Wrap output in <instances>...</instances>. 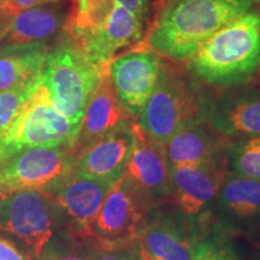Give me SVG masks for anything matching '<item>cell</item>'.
Returning a JSON list of instances; mask_svg holds the SVG:
<instances>
[{
  "mask_svg": "<svg viewBox=\"0 0 260 260\" xmlns=\"http://www.w3.org/2000/svg\"><path fill=\"white\" fill-rule=\"evenodd\" d=\"M138 46L186 63L214 32L251 10L252 0H158Z\"/></svg>",
  "mask_w": 260,
  "mask_h": 260,
  "instance_id": "1",
  "label": "cell"
},
{
  "mask_svg": "<svg viewBox=\"0 0 260 260\" xmlns=\"http://www.w3.org/2000/svg\"><path fill=\"white\" fill-rule=\"evenodd\" d=\"M186 69L204 86L220 92L260 74V11L248 10L201 45Z\"/></svg>",
  "mask_w": 260,
  "mask_h": 260,
  "instance_id": "2",
  "label": "cell"
},
{
  "mask_svg": "<svg viewBox=\"0 0 260 260\" xmlns=\"http://www.w3.org/2000/svg\"><path fill=\"white\" fill-rule=\"evenodd\" d=\"M214 95L216 90L195 80L186 67L165 59L157 87L136 122L165 144L184 126L209 118Z\"/></svg>",
  "mask_w": 260,
  "mask_h": 260,
  "instance_id": "3",
  "label": "cell"
},
{
  "mask_svg": "<svg viewBox=\"0 0 260 260\" xmlns=\"http://www.w3.org/2000/svg\"><path fill=\"white\" fill-rule=\"evenodd\" d=\"M109 65L94 63L69 35L60 31L51 45L39 81L53 105L80 128L86 107Z\"/></svg>",
  "mask_w": 260,
  "mask_h": 260,
  "instance_id": "4",
  "label": "cell"
},
{
  "mask_svg": "<svg viewBox=\"0 0 260 260\" xmlns=\"http://www.w3.org/2000/svg\"><path fill=\"white\" fill-rule=\"evenodd\" d=\"M79 128L52 103L46 87L39 81L34 93L17 116L0 130V165L25 149L73 146Z\"/></svg>",
  "mask_w": 260,
  "mask_h": 260,
  "instance_id": "5",
  "label": "cell"
},
{
  "mask_svg": "<svg viewBox=\"0 0 260 260\" xmlns=\"http://www.w3.org/2000/svg\"><path fill=\"white\" fill-rule=\"evenodd\" d=\"M113 183L93 180L71 170L40 191L54 209L61 233L88 242L90 229Z\"/></svg>",
  "mask_w": 260,
  "mask_h": 260,
  "instance_id": "6",
  "label": "cell"
},
{
  "mask_svg": "<svg viewBox=\"0 0 260 260\" xmlns=\"http://www.w3.org/2000/svg\"><path fill=\"white\" fill-rule=\"evenodd\" d=\"M57 229L51 201L38 189L16 191L0 199V232L11 234L38 259Z\"/></svg>",
  "mask_w": 260,
  "mask_h": 260,
  "instance_id": "7",
  "label": "cell"
},
{
  "mask_svg": "<svg viewBox=\"0 0 260 260\" xmlns=\"http://www.w3.org/2000/svg\"><path fill=\"white\" fill-rule=\"evenodd\" d=\"M151 207L124 177L112 184L94 220L88 242L111 248H125L136 242Z\"/></svg>",
  "mask_w": 260,
  "mask_h": 260,
  "instance_id": "8",
  "label": "cell"
},
{
  "mask_svg": "<svg viewBox=\"0 0 260 260\" xmlns=\"http://www.w3.org/2000/svg\"><path fill=\"white\" fill-rule=\"evenodd\" d=\"M133 146L123 177L151 209L169 203L170 165L165 145L149 136L134 122Z\"/></svg>",
  "mask_w": 260,
  "mask_h": 260,
  "instance_id": "9",
  "label": "cell"
},
{
  "mask_svg": "<svg viewBox=\"0 0 260 260\" xmlns=\"http://www.w3.org/2000/svg\"><path fill=\"white\" fill-rule=\"evenodd\" d=\"M70 147L25 149L0 165V199L24 189L41 190L71 170Z\"/></svg>",
  "mask_w": 260,
  "mask_h": 260,
  "instance_id": "10",
  "label": "cell"
},
{
  "mask_svg": "<svg viewBox=\"0 0 260 260\" xmlns=\"http://www.w3.org/2000/svg\"><path fill=\"white\" fill-rule=\"evenodd\" d=\"M165 59L154 51L136 46L117 56L109 63L119 99L126 110L138 118L157 87Z\"/></svg>",
  "mask_w": 260,
  "mask_h": 260,
  "instance_id": "11",
  "label": "cell"
},
{
  "mask_svg": "<svg viewBox=\"0 0 260 260\" xmlns=\"http://www.w3.org/2000/svg\"><path fill=\"white\" fill-rule=\"evenodd\" d=\"M136 242L158 260H194L199 239L193 220L157 206L146 214Z\"/></svg>",
  "mask_w": 260,
  "mask_h": 260,
  "instance_id": "12",
  "label": "cell"
},
{
  "mask_svg": "<svg viewBox=\"0 0 260 260\" xmlns=\"http://www.w3.org/2000/svg\"><path fill=\"white\" fill-rule=\"evenodd\" d=\"M228 172V161L170 168L169 203L190 220L205 218Z\"/></svg>",
  "mask_w": 260,
  "mask_h": 260,
  "instance_id": "13",
  "label": "cell"
},
{
  "mask_svg": "<svg viewBox=\"0 0 260 260\" xmlns=\"http://www.w3.org/2000/svg\"><path fill=\"white\" fill-rule=\"evenodd\" d=\"M212 209L223 233L254 235L260 230V181L228 171Z\"/></svg>",
  "mask_w": 260,
  "mask_h": 260,
  "instance_id": "14",
  "label": "cell"
},
{
  "mask_svg": "<svg viewBox=\"0 0 260 260\" xmlns=\"http://www.w3.org/2000/svg\"><path fill=\"white\" fill-rule=\"evenodd\" d=\"M209 121L233 142L260 136V80L216 92Z\"/></svg>",
  "mask_w": 260,
  "mask_h": 260,
  "instance_id": "15",
  "label": "cell"
},
{
  "mask_svg": "<svg viewBox=\"0 0 260 260\" xmlns=\"http://www.w3.org/2000/svg\"><path fill=\"white\" fill-rule=\"evenodd\" d=\"M134 121L135 117L119 99L107 69L90 96L76 139L70 148L74 160L100 139Z\"/></svg>",
  "mask_w": 260,
  "mask_h": 260,
  "instance_id": "16",
  "label": "cell"
},
{
  "mask_svg": "<svg viewBox=\"0 0 260 260\" xmlns=\"http://www.w3.org/2000/svg\"><path fill=\"white\" fill-rule=\"evenodd\" d=\"M232 144V140L220 134L207 118L178 130L164 145L171 168L228 161Z\"/></svg>",
  "mask_w": 260,
  "mask_h": 260,
  "instance_id": "17",
  "label": "cell"
},
{
  "mask_svg": "<svg viewBox=\"0 0 260 260\" xmlns=\"http://www.w3.org/2000/svg\"><path fill=\"white\" fill-rule=\"evenodd\" d=\"M133 123L110 133L75 159V174L110 183H115L121 178L132 151Z\"/></svg>",
  "mask_w": 260,
  "mask_h": 260,
  "instance_id": "18",
  "label": "cell"
},
{
  "mask_svg": "<svg viewBox=\"0 0 260 260\" xmlns=\"http://www.w3.org/2000/svg\"><path fill=\"white\" fill-rule=\"evenodd\" d=\"M144 34V19L116 4L103 30L77 45L94 63L109 65L121 50L138 46Z\"/></svg>",
  "mask_w": 260,
  "mask_h": 260,
  "instance_id": "19",
  "label": "cell"
},
{
  "mask_svg": "<svg viewBox=\"0 0 260 260\" xmlns=\"http://www.w3.org/2000/svg\"><path fill=\"white\" fill-rule=\"evenodd\" d=\"M69 10L64 4L34 6L18 12L12 18L9 31L0 44V47L12 45H27L32 42H47L59 35L67 21Z\"/></svg>",
  "mask_w": 260,
  "mask_h": 260,
  "instance_id": "20",
  "label": "cell"
},
{
  "mask_svg": "<svg viewBox=\"0 0 260 260\" xmlns=\"http://www.w3.org/2000/svg\"><path fill=\"white\" fill-rule=\"evenodd\" d=\"M50 48L48 42L0 47V92L37 83Z\"/></svg>",
  "mask_w": 260,
  "mask_h": 260,
  "instance_id": "21",
  "label": "cell"
},
{
  "mask_svg": "<svg viewBox=\"0 0 260 260\" xmlns=\"http://www.w3.org/2000/svg\"><path fill=\"white\" fill-rule=\"evenodd\" d=\"M70 9L61 31L76 44L103 30L117 3L115 0H70Z\"/></svg>",
  "mask_w": 260,
  "mask_h": 260,
  "instance_id": "22",
  "label": "cell"
},
{
  "mask_svg": "<svg viewBox=\"0 0 260 260\" xmlns=\"http://www.w3.org/2000/svg\"><path fill=\"white\" fill-rule=\"evenodd\" d=\"M228 171L260 181V136L237 140L230 145Z\"/></svg>",
  "mask_w": 260,
  "mask_h": 260,
  "instance_id": "23",
  "label": "cell"
},
{
  "mask_svg": "<svg viewBox=\"0 0 260 260\" xmlns=\"http://www.w3.org/2000/svg\"><path fill=\"white\" fill-rule=\"evenodd\" d=\"M35 260H92L90 245L64 234L61 241L54 243L50 241L41 255Z\"/></svg>",
  "mask_w": 260,
  "mask_h": 260,
  "instance_id": "24",
  "label": "cell"
},
{
  "mask_svg": "<svg viewBox=\"0 0 260 260\" xmlns=\"http://www.w3.org/2000/svg\"><path fill=\"white\" fill-rule=\"evenodd\" d=\"M39 81L25 88L0 92V130L5 129L17 116L23 104L27 102L37 88Z\"/></svg>",
  "mask_w": 260,
  "mask_h": 260,
  "instance_id": "25",
  "label": "cell"
},
{
  "mask_svg": "<svg viewBox=\"0 0 260 260\" xmlns=\"http://www.w3.org/2000/svg\"><path fill=\"white\" fill-rule=\"evenodd\" d=\"M194 260H240L223 239H201L195 248Z\"/></svg>",
  "mask_w": 260,
  "mask_h": 260,
  "instance_id": "26",
  "label": "cell"
},
{
  "mask_svg": "<svg viewBox=\"0 0 260 260\" xmlns=\"http://www.w3.org/2000/svg\"><path fill=\"white\" fill-rule=\"evenodd\" d=\"M59 0H8L5 4H3L2 8L4 11L11 17H15L18 12L23 11L25 9L34 8V6L50 4V3H57Z\"/></svg>",
  "mask_w": 260,
  "mask_h": 260,
  "instance_id": "27",
  "label": "cell"
},
{
  "mask_svg": "<svg viewBox=\"0 0 260 260\" xmlns=\"http://www.w3.org/2000/svg\"><path fill=\"white\" fill-rule=\"evenodd\" d=\"M115 2L132 12V14L139 16L144 21L146 17H148L149 12L152 10V0H115Z\"/></svg>",
  "mask_w": 260,
  "mask_h": 260,
  "instance_id": "28",
  "label": "cell"
},
{
  "mask_svg": "<svg viewBox=\"0 0 260 260\" xmlns=\"http://www.w3.org/2000/svg\"><path fill=\"white\" fill-rule=\"evenodd\" d=\"M90 253L92 260H123V249L124 248H111L90 243Z\"/></svg>",
  "mask_w": 260,
  "mask_h": 260,
  "instance_id": "29",
  "label": "cell"
},
{
  "mask_svg": "<svg viewBox=\"0 0 260 260\" xmlns=\"http://www.w3.org/2000/svg\"><path fill=\"white\" fill-rule=\"evenodd\" d=\"M0 260H29L10 240L0 236Z\"/></svg>",
  "mask_w": 260,
  "mask_h": 260,
  "instance_id": "30",
  "label": "cell"
},
{
  "mask_svg": "<svg viewBox=\"0 0 260 260\" xmlns=\"http://www.w3.org/2000/svg\"><path fill=\"white\" fill-rule=\"evenodd\" d=\"M12 18L14 17L9 16L4 10L0 8V44H2V41L4 40L6 34H8Z\"/></svg>",
  "mask_w": 260,
  "mask_h": 260,
  "instance_id": "31",
  "label": "cell"
},
{
  "mask_svg": "<svg viewBox=\"0 0 260 260\" xmlns=\"http://www.w3.org/2000/svg\"><path fill=\"white\" fill-rule=\"evenodd\" d=\"M123 260H139L136 254V242L123 249Z\"/></svg>",
  "mask_w": 260,
  "mask_h": 260,
  "instance_id": "32",
  "label": "cell"
},
{
  "mask_svg": "<svg viewBox=\"0 0 260 260\" xmlns=\"http://www.w3.org/2000/svg\"><path fill=\"white\" fill-rule=\"evenodd\" d=\"M136 254H138L139 260H158L155 259L154 256H152L149 253L146 251L142 246H140L138 242H136Z\"/></svg>",
  "mask_w": 260,
  "mask_h": 260,
  "instance_id": "33",
  "label": "cell"
},
{
  "mask_svg": "<svg viewBox=\"0 0 260 260\" xmlns=\"http://www.w3.org/2000/svg\"><path fill=\"white\" fill-rule=\"evenodd\" d=\"M249 237H252L253 241H254V245L256 247V249H258V252L260 253V230H259L258 233H255L254 235H252V236H249Z\"/></svg>",
  "mask_w": 260,
  "mask_h": 260,
  "instance_id": "34",
  "label": "cell"
},
{
  "mask_svg": "<svg viewBox=\"0 0 260 260\" xmlns=\"http://www.w3.org/2000/svg\"><path fill=\"white\" fill-rule=\"evenodd\" d=\"M6 2H8V0H0V6H2L3 4H5Z\"/></svg>",
  "mask_w": 260,
  "mask_h": 260,
  "instance_id": "35",
  "label": "cell"
},
{
  "mask_svg": "<svg viewBox=\"0 0 260 260\" xmlns=\"http://www.w3.org/2000/svg\"><path fill=\"white\" fill-rule=\"evenodd\" d=\"M254 2H258V3H260V0H254Z\"/></svg>",
  "mask_w": 260,
  "mask_h": 260,
  "instance_id": "36",
  "label": "cell"
},
{
  "mask_svg": "<svg viewBox=\"0 0 260 260\" xmlns=\"http://www.w3.org/2000/svg\"><path fill=\"white\" fill-rule=\"evenodd\" d=\"M259 260H260V259H259Z\"/></svg>",
  "mask_w": 260,
  "mask_h": 260,
  "instance_id": "37",
  "label": "cell"
}]
</instances>
